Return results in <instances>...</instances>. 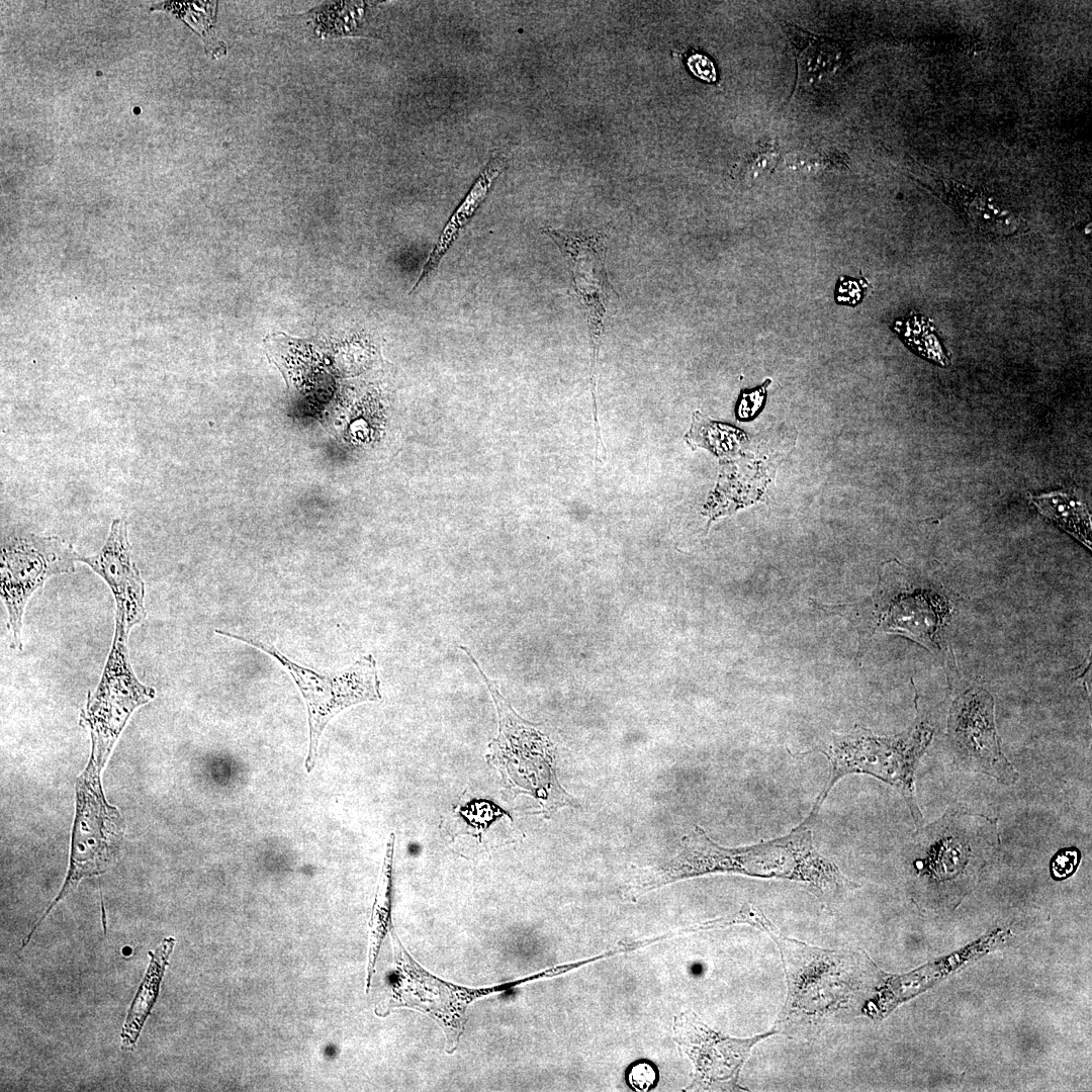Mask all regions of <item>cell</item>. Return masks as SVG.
<instances>
[{"label":"cell","instance_id":"7","mask_svg":"<svg viewBox=\"0 0 1092 1092\" xmlns=\"http://www.w3.org/2000/svg\"><path fill=\"white\" fill-rule=\"evenodd\" d=\"M460 649L467 654L473 665L477 668L490 693L496 709L498 732L496 737L488 745L486 759L497 767L508 785L514 786L515 788H522L525 792H529V786H533L531 779V777H533L536 787V798L543 802V795L539 787L540 785H543L532 770V767L536 768L548 780L557 782L555 776L540 770L541 767L545 770L554 772L551 766L552 758L550 741L545 735L539 732L533 724L523 720L513 710L510 703L498 691L496 684L488 678L480 668L470 650L463 645L460 646ZM549 800L554 810L555 808L550 797Z\"/></svg>","mask_w":1092,"mask_h":1092},{"label":"cell","instance_id":"22","mask_svg":"<svg viewBox=\"0 0 1092 1092\" xmlns=\"http://www.w3.org/2000/svg\"><path fill=\"white\" fill-rule=\"evenodd\" d=\"M1081 858V852L1076 847L1060 849L1050 863L1051 875L1055 880H1064L1072 876L1077 870Z\"/></svg>","mask_w":1092,"mask_h":1092},{"label":"cell","instance_id":"20","mask_svg":"<svg viewBox=\"0 0 1092 1092\" xmlns=\"http://www.w3.org/2000/svg\"><path fill=\"white\" fill-rule=\"evenodd\" d=\"M779 158V151L772 144H763L748 153L740 162V173L745 177L755 178L771 171Z\"/></svg>","mask_w":1092,"mask_h":1092},{"label":"cell","instance_id":"4","mask_svg":"<svg viewBox=\"0 0 1092 1092\" xmlns=\"http://www.w3.org/2000/svg\"><path fill=\"white\" fill-rule=\"evenodd\" d=\"M215 632L269 654L292 676L307 708L309 749L305 768L308 772L314 767L320 740L329 721L350 706L381 699L376 660L371 654L360 657L348 668L325 673L295 663L274 646L257 639L222 630Z\"/></svg>","mask_w":1092,"mask_h":1092},{"label":"cell","instance_id":"10","mask_svg":"<svg viewBox=\"0 0 1092 1092\" xmlns=\"http://www.w3.org/2000/svg\"><path fill=\"white\" fill-rule=\"evenodd\" d=\"M608 232V229L589 234L549 226L543 229V233L555 242L569 262L572 288L586 318L594 356L599 352L618 300L604 265Z\"/></svg>","mask_w":1092,"mask_h":1092},{"label":"cell","instance_id":"15","mask_svg":"<svg viewBox=\"0 0 1092 1092\" xmlns=\"http://www.w3.org/2000/svg\"><path fill=\"white\" fill-rule=\"evenodd\" d=\"M798 67V81L811 85L827 79L842 64L841 47L829 37L815 35L796 25L785 23Z\"/></svg>","mask_w":1092,"mask_h":1092},{"label":"cell","instance_id":"8","mask_svg":"<svg viewBox=\"0 0 1092 1092\" xmlns=\"http://www.w3.org/2000/svg\"><path fill=\"white\" fill-rule=\"evenodd\" d=\"M128 634L115 630L100 682L89 692L80 724L90 728L92 746L111 750L130 714L156 692L135 676L128 656Z\"/></svg>","mask_w":1092,"mask_h":1092},{"label":"cell","instance_id":"3","mask_svg":"<svg viewBox=\"0 0 1092 1092\" xmlns=\"http://www.w3.org/2000/svg\"><path fill=\"white\" fill-rule=\"evenodd\" d=\"M931 737V727L922 721L893 736L875 735L862 727H856L849 733L830 734L801 754L822 753L830 765L827 782L808 816L816 818L829 792L840 779L847 775L864 774L893 787L905 800L919 828L923 817L915 796L914 775Z\"/></svg>","mask_w":1092,"mask_h":1092},{"label":"cell","instance_id":"23","mask_svg":"<svg viewBox=\"0 0 1092 1092\" xmlns=\"http://www.w3.org/2000/svg\"><path fill=\"white\" fill-rule=\"evenodd\" d=\"M768 382L769 380H766L765 383L758 388L742 392L739 406L737 407V417L739 419H749L756 415L763 405Z\"/></svg>","mask_w":1092,"mask_h":1092},{"label":"cell","instance_id":"5","mask_svg":"<svg viewBox=\"0 0 1092 1092\" xmlns=\"http://www.w3.org/2000/svg\"><path fill=\"white\" fill-rule=\"evenodd\" d=\"M916 856L917 873L936 882H949L1001 845L998 821L964 809H951L938 820L919 827L908 844Z\"/></svg>","mask_w":1092,"mask_h":1092},{"label":"cell","instance_id":"21","mask_svg":"<svg viewBox=\"0 0 1092 1092\" xmlns=\"http://www.w3.org/2000/svg\"><path fill=\"white\" fill-rule=\"evenodd\" d=\"M659 1074L650 1062H637L629 1066L626 1073L628 1085L635 1091H649L657 1085Z\"/></svg>","mask_w":1092,"mask_h":1092},{"label":"cell","instance_id":"14","mask_svg":"<svg viewBox=\"0 0 1092 1092\" xmlns=\"http://www.w3.org/2000/svg\"><path fill=\"white\" fill-rule=\"evenodd\" d=\"M944 185L951 207L977 231L1008 236L1019 228V218L985 192L952 181H946Z\"/></svg>","mask_w":1092,"mask_h":1092},{"label":"cell","instance_id":"12","mask_svg":"<svg viewBox=\"0 0 1092 1092\" xmlns=\"http://www.w3.org/2000/svg\"><path fill=\"white\" fill-rule=\"evenodd\" d=\"M109 586L116 604L115 627L127 632L146 618L145 583L131 559L127 522L112 521L108 537L101 550L90 556L79 555Z\"/></svg>","mask_w":1092,"mask_h":1092},{"label":"cell","instance_id":"24","mask_svg":"<svg viewBox=\"0 0 1092 1092\" xmlns=\"http://www.w3.org/2000/svg\"><path fill=\"white\" fill-rule=\"evenodd\" d=\"M861 287L860 283L856 279L847 278V280L839 279L836 289V301L846 303L848 305H855L861 299Z\"/></svg>","mask_w":1092,"mask_h":1092},{"label":"cell","instance_id":"19","mask_svg":"<svg viewBox=\"0 0 1092 1092\" xmlns=\"http://www.w3.org/2000/svg\"><path fill=\"white\" fill-rule=\"evenodd\" d=\"M395 836L391 833L387 841L386 854L384 858V866L381 875V882L379 885L376 903L374 906L373 919L375 920L374 937L371 947V962L370 971L373 969L375 957L378 952V947L381 938L386 931V925L389 923V910H390V889H391V870H392V857L394 848Z\"/></svg>","mask_w":1092,"mask_h":1092},{"label":"cell","instance_id":"16","mask_svg":"<svg viewBox=\"0 0 1092 1092\" xmlns=\"http://www.w3.org/2000/svg\"><path fill=\"white\" fill-rule=\"evenodd\" d=\"M505 164L506 159L502 154L494 156L486 164L477 181L444 228L438 242L425 263L420 276L413 286L411 293L414 292L426 276L438 267L442 257L452 245L460 230L467 223L478 206L483 202L493 181L504 170Z\"/></svg>","mask_w":1092,"mask_h":1092},{"label":"cell","instance_id":"6","mask_svg":"<svg viewBox=\"0 0 1092 1092\" xmlns=\"http://www.w3.org/2000/svg\"><path fill=\"white\" fill-rule=\"evenodd\" d=\"M79 554L57 536L15 533L1 543V598L13 648L21 649L22 617L33 593L53 575L72 573Z\"/></svg>","mask_w":1092,"mask_h":1092},{"label":"cell","instance_id":"13","mask_svg":"<svg viewBox=\"0 0 1092 1092\" xmlns=\"http://www.w3.org/2000/svg\"><path fill=\"white\" fill-rule=\"evenodd\" d=\"M875 629L907 636L927 648L940 649V634L948 608L928 589L899 586L886 593L879 587Z\"/></svg>","mask_w":1092,"mask_h":1092},{"label":"cell","instance_id":"25","mask_svg":"<svg viewBox=\"0 0 1092 1092\" xmlns=\"http://www.w3.org/2000/svg\"><path fill=\"white\" fill-rule=\"evenodd\" d=\"M688 66L699 78L709 82L714 81L716 78V71L713 63L704 55H691L688 59Z\"/></svg>","mask_w":1092,"mask_h":1092},{"label":"cell","instance_id":"2","mask_svg":"<svg viewBox=\"0 0 1092 1092\" xmlns=\"http://www.w3.org/2000/svg\"><path fill=\"white\" fill-rule=\"evenodd\" d=\"M740 923L767 933L780 950L787 996L774 1027L778 1033L810 1040L855 1014L864 991L858 953L823 949L787 937L752 903L718 919L720 927Z\"/></svg>","mask_w":1092,"mask_h":1092},{"label":"cell","instance_id":"18","mask_svg":"<svg viewBox=\"0 0 1092 1092\" xmlns=\"http://www.w3.org/2000/svg\"><path fill=\"white\" fill-rule=\"evenodd\" d=\"M1038 511L1082 542H1090V518L1086 508L1065 493L1032 496Z\"/></svg>","mask_w":1092,"mask_h":1092},{"label":"cell","instance_id":"11","mask_svg":"<svg viewBox=\"0 0 1092 1092\" xmlns=\"http://www.w3.org/2000/svg\"><path fill=\"white\" fill-rule=\"evenodd\" d=\"M948 730L961 765L986 774L1003 785L1017 781L1016 769L1002 752L994 723L993 699L988 693H968L959 699L951 710Z\"/></svg>","mask_w":1092,"mask_h":1092},{"label":"cell","instance_id":"17","mask_svg":"<svg viewBox=\"0 0 1092 1092\" xmlns=\"http://www.w3.org/2000/svg\"><path fill=\"white\" fill-rule=\"evenodd\" d=\"M174 944L175 939L168 937L154 952L149 951L151 957L149 968L128 1009L120 1034L123 1050H131L135 1045L144 1023L157 1000L160 983Z\"/></svg>","mask_w":1092,"mask_h":1092},{"label":"cell","instance_id":"9","mask_svg":"<svg viewBox=\"0 0 1092 1092\" xmlns=\"http://www.w3.org/2000/svg\"><path fill=\"white\" fill-rule=\"evenodd\" d=\"M775 1034L778 1031L772 1028L752 1037L735 1038L711 1029L691 1011L681 1013L674 1021L673 1036L694 1066L689 1090H747L738 1084L740 1071L752 1048Z\"/></svg>","mask_w":1092,"mask_h":1092},{"label":"cell","instance_id":"1","mask_svg":"<svg viewBox=\"0 0 1092 1092\" xmlns=\"http://www.w3.org/2000/svg\"><path fill=\"white\" fill-rule=\"evenodd\" d=\"M813 821L807 817L782 837L742 847L721 846L696 825L681 838L674 856L637 872L635 888L643 894L687 878L738 874L800 883L830 909L859 885L818 851L813 840Z\"/></svg>","mask_w":1092,"mask_h":1092}]
</instances>
